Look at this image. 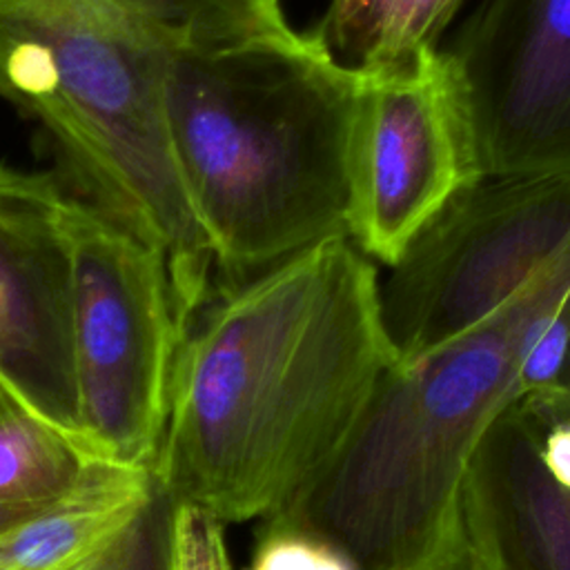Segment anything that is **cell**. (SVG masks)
Returning a JSON list of instances; mask_svg holds the SVG:
<instances>
[{"instance_id": "obj_1", "label": "cell", "mask_w": 570, "mask_h": 570, "mask_svg": "<svg viewBox=\"0 0 570 570\" xmlns=\"http://www.w3.org/2000/svg\"><path fill=\"white\" fill-rule=\"evenodd\" d=\"M374 263L332 238L216 289L183 332L154 465L171 505L267 517L334 452L396 352Z\"/></svg>"}, {"instance_id": "obj_2", "label": "cell", "mask_w": 570, "mask_h": 570, "mask_svg": "<svg viewBox=\"0 0 570 570\" xmlns=\"http://www.w3.org/2000/svg\"><path fill=\"white\" fill-rule=\"evenodd\" d=\"M568 289L570 247L481 323L390 365L334 452L263 523L314 534L356 570H468L465 472L523 396V361Z\"/></svg>"}, {"instance_id": "obj_3", "label": "cell", "mask_w": 570, "mask_h": 570, "mask_svg": "<svg viewBox=\"0 0 570 570\" xmlns=\"http://www.w3.org/2000/svg\"><path fill=\"white\" fill-rule=\"evenodd\" d=\"M356 89L358 71L309 31L167 53L169 142L214 252L216 289L350 238Z\"/></svg>"}, {"instance_id": "obj_4", "label": "cell", "mask_w": 570, "mask_h": 570, "mask_svg": "<svg viewBox=\"0 0 570 570\" xmlns=\"http://www.w3.org/2000/svg\"><path fill=\"white\" fill-rule=\"evenodd\" d=\"M167 53L89 0H0V96L49 131L85 200L163 258L185 332L216 261L169 142Z\"/></svg>"}, {"instance_id": "obj_5", "label": "cell", "mask_w": 570, "mask_h": 570, "mask_svg": "<svg viewBox=\"0 0 570 570\" xmlns=\"http://www.w3.org/2000/svg\"><path fill=\"white\" fill-rule=\"evenodd\" d=\"M65 227L78 434L98 459L154 470L183 338L165 263L85 198L67 194Z\"/></svg>"}, {"instance_id": "obj_6", "label": "cell", "mask_w": 570, "mask_h": 570, "mask_svg": "<svg viewBox=\"0 0 570 570\" xmlns=\"http://www.w3.org/2000/svg\"><path fill=\"white\" fill-rule=\"evenodd\" d=\"M570 247V169L481 178L379 285L383 330L412 361L503 307Z\"/></svg>"}, {"instance_id": "obj_7", "label": "cell", "mask_w": 570, "mask_h": 570, "mask_svg": "<svg viewBox=\"0 0 570 570\" xmlns=\"http://www.w3.org/2000/svg\"><path fill=\"white\" fill-rule=\"evenodd\" d=\"M483 176L474 127L448 49L358 71L350 140V240L387 267Z\"/></svg>"}, {"instance_id": "obj_8", "label": "cell", "mask_w": 570, "mask_h": 570, "mask_svg": "<svg viewBox=\"0 0 570 570\" xmlns=\"http://www.w3.org/2000/svg\"><path fill=\"white\" fill-rule=\"evenodd\" d=\"M448 53L485 178L570 169V0H483Z\"/></svg>"}, {"instance_id": "obj_9", "label": "cell", "mask_w": 570, "mask_h": 570, "mask_svg": "<svg viewBox=\"0 0 570 570\" xmlns=\"http://www.w3.org/2000/svg\"><path fill=\"white\" fill-rule=\"evenodd\" d=\"M65 200L49 174L0 165V390L89 450L76 428Z\"/></svg>"}, {"instance_id": "obj_10", "label": "cell", "mask_w": 570, "mask_h": 570, "mask_svg": "<svg viewBox=\"0 0 570 570\" xmlns=\"http://www.w3.org/2000/svg\"><path fill=\"white\" fill-rule=\"evenodd\" d=\"M468 570H570V387L512 401L461 490Z\"/></svg>"}, {"instance_id": "obj_11", "label": "cell", "mask_w": 570, "mask_h": 570, "mask_svg": "<svg viewBox=\"0 0 570 570\" xmlns=\"http://www.w3.org/2000/svg\"><path fill=\"white\" fill-rule=\"evenodd\" d=\"M165 501L154 470L98 459L65 494L0 537V570H94Z\"/></svg>"}, {"instance_id": "obj_12", "label": "cell", "mask_w": 570, "mask_h": 570, "mask_svg": "<svg viewBox=\"0 0 570 570\" xmlns=\"http://www.w3.org/2000/svg\"><path fill=\"white\" fill-rule=\"evenodd\" d=\"M463 0H332L309 31L354 71L407 65L436 49Z\"/></svg>"}, {"instance_id": "obj_13", "label": "cell", "mask_w": 570, "mask_h": 570, "mask_svg": "<svg viewBox=\"0 0 570 570\" xmlns=\"http://www.w3.org/2000/svg\"><path fill=\"white\" fill-rule=\"evenodd\" d=\"M171 49H225L292 27L281 0H89Z\"/></svg>"}, {"instance_id": "obj_14", "label": "cell", "mask_w": 570, "mask_h": 570, "mask_svg": "<svg viewBox=\"0 0 570 570\" xmlns=\"http://www.w3.org/2000/svg\"><path fill=\"white\" fill-rule=\"evenodd\" d=\"M94 461L98 456L71 434L13 399H4L0 412V503L53 501Z\"/></svg>"}, {"instance_id": "obj_15", "label": "cell", "mask_w": 570, "mask_h": 570, "mask_svg": "<svg viewBox=\"0 0 570 570\" xmlns=\"http://www.w3.org/2000/svg\"><path fill=\"white\" fill-rule=\"evenodd\" d=\"M167 570H232L223 523L196 505H174Z\"/></svg>"}, {"instance_id": "obj_16", "label": "cell", "mask_w": 570, "mask_h": 570, "mask_svg": "<svg viewBox=\"0 0 570 570\" xmlns=\"http://www.w3.org/2000/svg\"><path fill=\"white\" fill-rule=\"evenodd\" d=\"M245 570H356L332 543L289 528L265 525Z\"/></svg>"}, {"instance_id": "obj_17", "label": "cell", "mask_w": 570, "mask_h": 570, "mask_svg": "<svg viewBox=\"0 0 570 570\" xmlns=\"http://www.w3.org/2000/svg\"><path fill=\"white\" fill-rule=\"evenodd\" d=\"M570 350V289L548 318L546 327L532 343L523 367H521V387L523 394L541 387L557 385L566 356Z\"/></svg>"}, {"instance_id": "obj_18", "label": "cell", "mask_w": 570, "mask_h": 570, "mask_svg": "<svg viewBox=\"0 0 570 570\" xmlns=\"http://www.w3.org/2000/svg\"><path fill=\"white\" fill-rule=\"evenodd\" d=\"M51 501H47V503H0V537L4 532H9L11 528H16L18 523L33 517L36 512H40Z\"/></svg>"}, {"instance_id": "obj_19", "label": "cell", "mask_w": 570, "mask_h": 570, "mask_svg": "<svg viewBox=\"0 0 570 570\" xmlns=\"http://www.w3.org/2000/svg\"><path fill=\"white\" fill-rule=\"evenodd\" d=\"M134 557H136V548L134 546H122L116 554H111L107 561H102L98 568L94 570H131L134 566Z\"/></svg>"}, {"instance_id": "obj_20", "label": "cell", "mask_w": 570, "mask_h": 570, "mask_svg": "<svg viewBox=\"0 0 570 570\" xmlns=\"http://www.w3.org/2000/svg\"><path fill=\"white\" fill-rule=\"evenodd\" d=\"M557 383L570 387V350H568V356H566V363H563V370H561V376Z\"/></svg>"}, {"instance_id": "obj_21", "label": "cell", "mask_w": 570, "mask_h": 570, "mask_svg": "<svg viewBox=\"0 0 570 570\" xmlns=\"http://www.w3.org/2000/svg\"><path fill=\"white\" fill-rule=\"evenodd\" d=\"M4 399H7V394L0 390V412H2V405H4Z\"/></svg>"}]
</instances>
